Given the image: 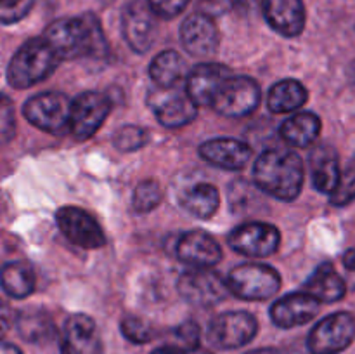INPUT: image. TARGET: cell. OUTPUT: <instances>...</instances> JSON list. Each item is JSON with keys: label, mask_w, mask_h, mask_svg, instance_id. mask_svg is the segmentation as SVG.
Masks as SVG:
<instances>
[{"label": "cell", "mask_w": 355, "mask_h": 354, "mask_svg": "<svg viewBox=\"0 0 355 354\" xmlns=\"http://www.w3.org/2000/svg\"><path fill=\"white\" fill-rule=\"evenodd\" d=\"M44 38L51 44L61 61L103 58L107 54V42L103 26L94 14L54 21L44 31Z\"/></svg>", "instance_id": "obj_1"}, {"label": "cell", "mask_w": 355, "mask_h": 354, "mask_svg": "<svg viewBox=\"0 0 355 354\" xmlns=\"http://www.w3.org/2000/svg\"><path fill=\"white\" fill-rule=\"evenodd\" d=\"M304 177V162L291 149H267L253 165L257 187L281 201H293L300 194Z\"/></svg>", "instance_id": "obj_2"}, {"label": "cell", "mask_w": 355, "mask_h": 354, "mask_svg": "<svg viewBox=\"0 0 355 354\" xmlns=\"http://www.w3.org/2000/svg\"><path fill=\"white\" fill-rule=\"evenodd\" d=\"M61 62L59 56L44 37L24 42L12 56L7 68V80L14 89H30L52 75Z\"/></svg>", "instance_id": "obj_3"}, {"label": "cell", "mask_w": 355, "mask_h": 354, "mask_svg": "<svg viewBox=\"0 0 355 354\" xmlns=\"http://www.w3.org/2000/svg\"><path fill=\"white\" fill-rule=\"evenodd\" d=\"M231 294L245 301H267L281 288V276L274 267L266 264H241L227 276Z\"/></svg>", "instance_id": "obj_4"}, {"label": "cell", "mask_w": 355, "mask_h": 354, "mask_svg": "<svg viewBox=\"0 0 355 354\" xmlns=\"http://www.w3.org/2000/svg\"><path fill=\"white\" fill-rule=\"evenodd\" d=\"M23 115L33 127L61 135L69 132L71 101L61 92H42L24 103Z\"/></svg>", "instance_id": "obj_5"}, {"label": "cell", "mask_w": 355, "mask_h": 354, "mask_svg": "<svg viewBox=\"0 0 355 354\" xmlns=\"http://www.w3.org/2000/svg\"><path fill=\"white\" fill-rule=\"evenodd\" d=\"M355 340V316L340 311L326 316L311 330L307 347L312 354H338Z\"/></svg>", "instance_id": "obj_6"}, {"label": "cell", "mask_w": 355, "mask_h": 354, "mask_svg": "<svg viewBox=\"0 0 355 354\" xmlns=\"http://www.w3.org/2000/svg\"><path fill=\"white\" fill-rule=\"evenodd\" d=\"M260 97H262V92L255 80L248 76L232 75L217 90L211 101V108L229 118L246 117L257 110Z\"/></svg>", "instance_id": "obj_7"}, {"label": "cell", "mask_w": 355, "mask_h": 354, "mask_svg": "<svg viewBox=\"0 0 355 354\" xmlns=\"http://www.w3.org/2000/svg\"><path fill=\"white\" fill-rule=\"evenodd\" d=\"M259 321L246 311H227L215 316L208 326V340L218 349H238L255 339Z\"/></svg>", "instance_id": "obj_8"}, {"label": "cell", "mask_w": 355, "mask_h": 354, "mask_svg": "<svg viewBox=\"0 0 355 354\" xmlns=\"http://www.w3.org/2000/svg\"><path fill=\"white\" fill-rule=\"evenodd\" d=\"M177 290L189 304L200 307L218 304L231 294L227 280L208 267H194L193 271L184 273L177 281Z\"/></svg>", "instance_id": "obj_9"}, {"label": "cell", "mask_w": 355, "mask_h": 354, "mask_svg": "<svg viewBox=\"0 0 355 354\" xmlns=\"http://www.w3.org/2000/svg\"><path fill=\"white\" fill-rule=\"evenodd\" d=\"M111 111V103L104 94L87 90L71 101L69 115V134L76 141L92 137Z\"/></svg>", "instance_id": "obj_10"}, {"label": "cell", "mask_w": 355, "mask_h": 354, "mask_svg": "<svg viewBox=\"0 0 355 354\" xmlns=\"http://www.w3.org/2000/svg\"><path fill=\"white\" fill-rule=\"evenodd\" d=\"M281 235L277 228L266 222H246L232 229L229 235V245L241 255L262 259L277 252Z\"/></svg>", "instance_id": "obj_11"}, {"label": "cell", "mask_w": 355, "mask_h": 354, "mask_svg": "<svg viewBox=\"0 0 355 354\" xmlns=\"http://www.w3.org/2000/svg\"><path fill=\"white\" fill-rule=\"evenodd\" d=\"M55 221H58L62 235L73 245L82 246V248L87 250L103 248L106 245V235H104L99 222L82 208L71 207V205L59 208L58 214H55Z\"/></svg>", "instance_id": "obj_12"}, {"label": "cell", "mask_w": 355, "mask_h": 354, "mask_svg": "<svg viewBox=\"0 0 355 354\" xmlns=\"http://www.w3.org/2000/svg\"><path fill=\"white\" fill-rule=\"evenodd\" d=\"M121 33L132 51L144 54L153 47L158 35L156 14L144 2L134 0L121 12Z\"/></svg>", "instance_id": "obj_13"}, {"label": "cell", "mask_w": 355, "mask_h": 354, "mask_svg": "<svg viewBox=\"0 0 355 354\" xmlns=\"http://www.w3.org/2000/svg\"><path fill=\"white\" fill-rule=\"evenodd\" d=\"M62 354H104L103 340L96 321L87 314H73L66 319L61 337Z\"/></svg>", "instance_id": "obj_14"}, {"label": "cell", "mask_w": 355, "mask_h": 354, "mask_svg": "<svg viewBox=\"0 0 355 354\" xmlns=\"http://www.w3.org/2000/svg\"><path fill=\"white\" fill-rule=\"evenodd\" d=\"M180 40L191 56L203 58L214 54L220 42L214 17L205 12L191 14L180 26Z\"/></svg>", "instance_id": "obj_15"}, {"label": "cell", "mask_w": 355, "mask_h": 354, "mask_svg": "<svg viewBox=\"0 0 355 354\" xmlns=\"http://www.w3.org/2000/svg\"><path fill=\"white\" fill-rule=\"evenodd\" d=\"M321 302L307 292H295L284 295L270 307V318L279 328H295L314 319L319 312Z\"/></svg>", "instance_id": "obj_16"}, {"label": "cell", "mask_w": 355, "mask_h": 354, "mask_svg": "<svg viewBox=\"0 0 355 354\" xmlns=\"http://www.w3.org/2000/svg\"><path fill=\"white\" fill-rule=\"evenodd\" d=\"M232 76V71L224 65L205 62L194 66L186 80V92L198 106H211L215 94L222 83Z\"/></svg>", "instance_id": "obj_17"}, {"label": "cell", "mask_w": 355, "mask_h": 354, "mask_svg": "<svg viewBox=\"0 0 355 354\" xmlns=\"http://www.w3.org/2000/svg\"><path fill=\"white\" fill-rule=\"evenodd\" d=\"M175 255L193 267H211L222 259V248L207 233L189 231L177 239Z\"/></svg>", "instance_id": "obj_18"}, {"label": "cell", "mask_w": 355, "mask_h": 354, "mask_svg": "<svg viewBox=\"0 0 355 354\" xmlns=\"http://www.w3.org/2000/svg\"><path fill=\"white\" fill-rule=\"evenodd\" d=\"M263 16L269 26L283 37L293 38L305 28V6L302 0H263Z\"/></svg>", "instance_id": "obj_19"}, {"label": "cell", "mask_w": 355, "mask_h": 354, "mask_svg": "<svg viewBox=\"0 0 355 354\" xmlns=\"http://www.w3.org/2000/svg\"><path fill=\"white\" fill-rule=\"evenodd\" d=\"M201 158L225 170H241L250 162L252 149L238 139H210L200 146Z\"/></svg>", "instance_id": "obj_20"}, {"label": "cell", "mask_w": 355, "mask_h": 354, "mask_svg": "<svg viewBox=\"0 0 355 354\" xmlns=\"http://www.w3.org/2000/svg\"><path fill=\"white\" fill-rule=\"evenodd\" d=\"M153 110L163 127L177 128L191 124L198 115V104L189 96L180 92H165L153 99Z\"/></svg>", "instance_id": "obj_21"}, {"label": "cell", "mask_w": 355, "mask_h": 354, "mask_svg": "<svg viewBox=\"0 0 355 354\" xmlns=\"http://www.w3.org/2000/svg\"><path fill=\"white\" fill-rule=\"evenodd\" d=\"M309 163H311L312 184H314L315 189L331 194L338 186L340 176H342L336 149L329 144L315 146L311 151Z\"/></svg>", "instance_id": "obj_22"}, {"label": "cell", "mask_w": 355, "mask_h": 354, "mask_svg": "<svg viewBox=\"0 0 355 354\" xmlns=\"http://www.w3.org/2000/svg\"><path fill=\"white\" fill-rule=\"evenodd\" d=\"M302 290L311 294L319 302L331 304V302H338L340 298L345 297L347 281L336 273L333 264L324 262L311 274V278L305 281Z\"/></svg>", "instance_id": "obj_23"}, {"label": "cell", "mask_w": 355, "mask_h": 354, "mask_svg": "<svg viewBox=\"0 0 355 354\" xmlns=\"http://www.w3.org/2000/svg\"><path fill=\"white\" fill-rule=\"evenodd\" d=\"M281 137L293 148H307L318 141L321 134V120L311 111H302L283 121Z\"/></svg>", "instance_id": "obj_24"}, {"label": "cell", "mask_w": 355, "mask_h": 354, "mask_svg": "<svg viewBox=\"0 0 355 354\" xmlns=\"http://www.w3.org/2000/svg\"><path fill=\"white\" fill-rule=\"evenodd\" d=\"M35 273L33 267L23 260H12L7 262L0 269V287L3 288L9 297L26 298L35 290Z\"/></svg>", "instance_id": "obj_25"}, {"label": "cell", "mask_w": 355, "mask_h": 354, "mask_svg": "<svg viewBox=\"0 0 355 354\" xmlns=\"http://www.w3.org/2000/svg\"><path fill=\"white\" fill-rule=\"evenodd\" d=\"M307 103V89L298 80L286 78L272 85L267 96V106L272 113H290Z\"/></svg>", "instance_id": "obj_26"}, {"label": "cell", "mask_w": 355, "mask_h": 354, "mask_svg": "<svg viewBox=\"0 0 355 354\" xmlns=\"http://www.w3.org/2000/svg\"><path fill=\"white\" fill-rule=\"evenodd\" d=\"M19 335L31 344L49 342L55 335V325L51 316L40 309H26L16 319Z\"/></svg>", "instance_id": "obj_27"}, {"label": "cell", "mask_w": 355, "mask_h": 354, "mask_svg": "<svg viewBox=\"0 0 355 354\" xmlns=\"http://www.w3.org/2000/svg\"><path fill=\"white\" fill-rule=\"evenodd\" d=\"M182 56L175 51L159 52L149 65V76L159 89H173L184 75Z\"/></svg>", "instance_id": "obj_28"}, {"label": "cell", "mask_w": 355, "mask_h": 354, "mask_svg": "<svg viewBox=\"0 0 355 354\" xmlns=\"http://www.w3.org/2000/svg\"><path fill=\"white\" fill-rule=\"evenodd\" d=\"M220 205V194L208 183L194 184L182 196V207L198 219H210Z\"/></svg>", "instance_id": "obj_29"}, {"label": "cell", "mask_w": 355, "mask_h": 354, "mask_svg": "<svg viewBox=\"0 0 355 354\" xmlns=\"http://www.w3.org/2000/svg\"><path fill=\"white\" fill-rule=\"evenodd\" d=\"M162 186L155 179H146L135 186L134 196H132V207L139 214H148V212L155 210L162 203Z\"/></svg>", "instance_id": "obj_30"}, {"label": "cell", "mask_w": 355, "mask_h": 354, "mask_svg": "<svg viewBox=\"0 0 355 354\" xmlns=\"http://www.w3.org/2000/svg\"><path fill=\"white\" fill-rule=\"evenodd\" d=\"M355 200V156L347 163L345 169L342 170L340 183L336 189L329 194V201L335 207H345Z\"/></svg>", "instance_id": "obj_31"}, {"label": "cell", "mask_w": 355, "mask_h": 354, "mask_svg": "<svg viewBox=\"0 0 355 354\" xmlns=\"http://www.w3.org/2000/svg\"><path fill=\"white\" fill-rule=\"evenodd\" d=\"M148 141V132L142 127H137V125H125V127L118 128L113 139L114 146L120 151H135V149L144 148Z\"/></svg>", "instance_id": "obj_32"}, {"label": "cell", "mask_w": 355, "mask_h": 354, "mask_svg": "<svg viewBox=\"0 0 355 354\" xmlns=\"http://www.w3.org/2000/svg\"><path fill=\"white\" fill-rule=\"evenodd\" d=\"M121 333L127 340L134 344H148L155 339V330L144 319L135 318V316H127L121 319Z\"/></svg>", "instance_id": "obj_33"}, {"label": "cell", "mask_w": 355, "mask_h": 354, "mask_svg": "<svg viewBox=\"0 0 355 354\" xmlns=\"http://www.w3.org/2000/svg\"><path fill=\"white\" fill-rule=\"evenodd\" d=\"M16 135V111L14 103L6 96L0 94V142L12 141Z\"/></svg>", "instance_id": "obj_34"}, {"label": "cell", "mask_w": 355, "mask_h": 354, "mask_svg": "<svg viewBox=\"0 0 355 354\" xmlns=\"http://www.w3.org/2000/svg\"><path fill=\"white\" fill-rule=\"evenodd\" d=\"M35 0H0V23L14 24L28 16Z\"/></svg>", "instance_id": "obj_35"}, {"label": "cell", "mask_w": 355, "mask_h": 354, "mask_svg": "<svg viewBox=\"0 0 355 354\" xmlns=\"http://www.w3.org/2000/svg\"><path fill=\"white\" fill-rule=\"evenodd\" d=\"M189 0H148V6L153 12L163 19H172L179 16L187 7Z\"/></svg>", "instance_id": "obj_36"}, {"label": "cell", "mask_w": 355, "mask_h": 354, "mask_svg": "<svg viewBox=\"0 0 355 354\" xmlns=\"http://www.w3.org/2000/svg\"><path fill=\"white\" fill-rule=\"evenodd\" d=\"M175 337L182 342L184 347H187V351L196 349V347H200L201 330L194 321H186L180 326H177Z\"/></svg>", "instance_id": "obj_37"}, {"label": "cell", "mask_w": 355, "mask_h": 354, "mask_svg": "<svg viewBox=\"0 0 355 354\" xmlns=\"http://www.w3.org/2000/svg\"><path fill=\"white\" fill-rule=\"evenodd\" d=\"M200 3L205 14L218 16V14H225L236 7L243 6V3H246V0H200Z\"/></svg>", "instance_id": "obj_38"}, {"label": "cell", "mask_w": 355, "mask_h": 354, "mask_svg": "<svg viewBox=\"0 0 355 354\" xmlns=\"http://www.w3.org/2000/svg\"><path fill=\"white\" fill-rule=\"evenodd\" d=\"M12 323H14L12 307L9 305V302L0 298V340H2V337L9 332Z\"/></svg>", "instance_id": "obj_39"}, {"label": "cell", "mask_w": 355, "mask_h": 354, "mask_svg": "<svg viewBox=\"0 0 355 354\" xmlns=\"http://www.w3.org/2000/svg\"><path fill=\"white\" fill-rule=\"evenodd\" d=\"M343 267L347 271V287L355 290V248L347 250L343 253Z\"/></svg>", "instance_id": "obj_40"}, {"label": "cell", "mask_w": 355, "mask_h": 354, "mask_svg": "<svg viewBox=\"0 0 355 354\" xmlns=\"http://www.w3.org/2000/svg\"><path fill=\"white\" fill-rule=\"evenodd\" d=\"M0 354H23V353H21L19 347L14 346V344L2 342V340H0Z\"/></svg>", "instance_id": "obj_41"}, {"label": "cell", "mask_w": 355, "mask_h": 354, "mask_svg": "<svg viewBox=\"0 0 355 354\" xmlns=\"http://www.w3.org/2000/svg\"><path fill=\"white\" fill-rule=\"evenodd\" d=\"M151 354H186V353H184L182 349H179V347L168 346V347H159V349L153 351Z\"/></svg>", "instance_id": "obj_42"}, {"label": "cell", "mask_w": 355, "mask_h": 354, "mask_svg": "<svg viewBox=\"0 0 355 354\" xmlns=\"http://www.w3.org/2000/svg\"><path fill=\"white\" fill-rule=\"evenodd\" d=\"M245 354H279V351L272 349V347H263V349L248 351V353H245Z\"/></svg>", "instance_id": "obj_43"}, {"label": "cell", "mask_w": 355, "mask_h": 354, "mask_svg": "<svg viewBox=\"0 0 355 354\" xmlns=\"http://www.w3.org/2000/svg\"><path fill=\"white\" fill-rule=\"evenodd\" d=\"M349 82H350V87L355 90V61H352V65H350L349 68Z\"/></svg>", "instance_id": "obj_44"}, {"label": "cell", "mask_w": 355, "mask_h": 354, "mask_svg": "<svg viewBox=\"0 0 355 354\" xmlns=\"http://www.w3.org/2000/svg\"><path fill=\"white\" fill-rule=\"evenodd\" d=\"M186 354H214V353H210V351H205V349H200V347H196V349L186 351Z\"/></svg>", "instance_id": "obj_45"}]
</instances>
